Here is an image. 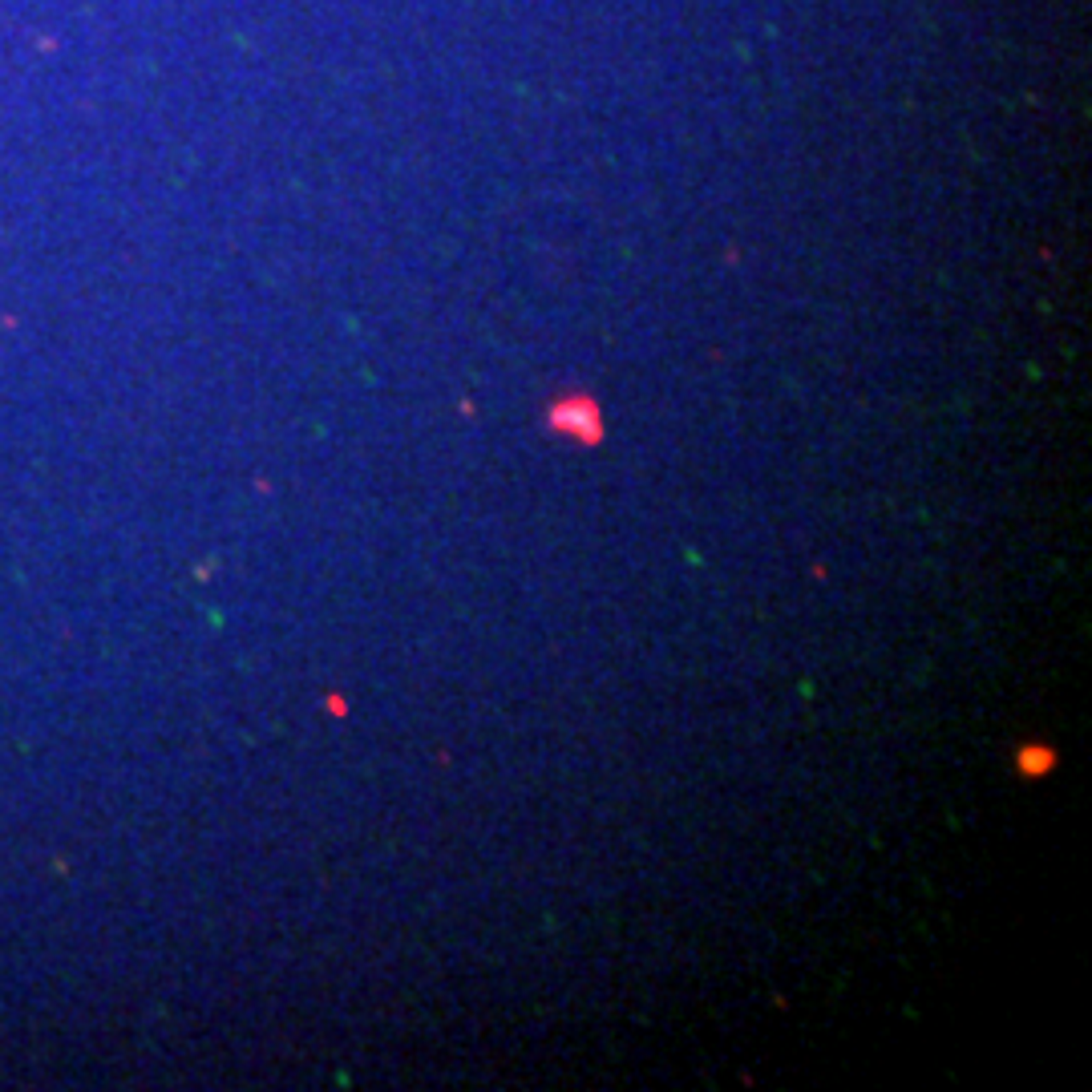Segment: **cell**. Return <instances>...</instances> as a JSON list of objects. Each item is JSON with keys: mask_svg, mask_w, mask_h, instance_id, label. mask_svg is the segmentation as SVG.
Returning a JSON list of instances; mask_svg holds the SVG:
<instances>
[{"mask_svg": "<svg viewBox=\"0 0 1092 1092\" xmlns=\"http://www.w3.org/2000/svg\"><path fill=\"white\" fill-rule=\"evenodd\" d=\"M551 425H554L558 433H570V437H579V441H599V409H595V400L583 397V393L554 400Z\"/></svg>", "mask_w": 1092, "mask_h": 1092, "instance_id": "1", "label": "cell"}, {"mask_svg": "<svg viewBox=\"0 0 1092 1092\" xmlns=\"http://www.w3.org/2000/svg\"><path fill=\"white\" fill-rule=\"evenodd\" d=\"M1052 749H1024V756H1019V769L1024 773H1044V769H1052Z\"/></svg>", "mask_w": 1092, "mask_h": 1092, "instance_id": "2", "label": "cell"}]
</instances>
